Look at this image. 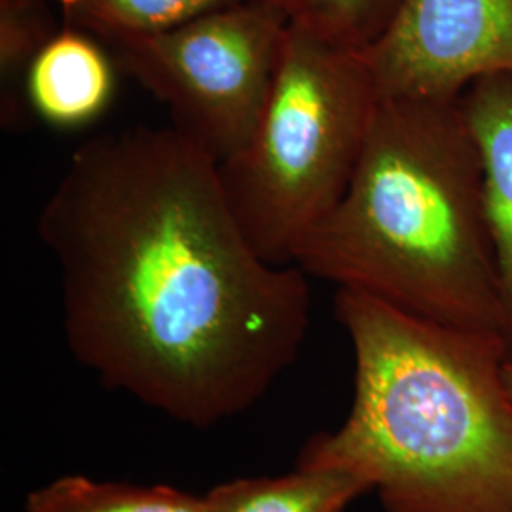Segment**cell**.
<instances>
[{"mask_svg": "<svg viewBox=\"0 0 512 512\" xmlns=\"http://www.w3.org/2000/svg\"><path fill=\"white\" fill-rule=\"evenodd\" d=\"M37 226L59 266L67 346L112 391L209 429L296 363L310 275L256 253L219 165L173 126L76 148Z\"/></svg>", "mask_w": 512, "mask_h": 512, "instance_id": "1", "label": "cell"}, {"mask_svg": "<svg viewBox=\"0 0 512 512\" xmlns=\"http://www.w3.org/2000/svg\"><path fill=\"white\" fill-rule=\"evenodd\" d=\"M353 401L298 467L363 480L385 512H512V399L501 334L454 329L338 289Z\"/></svg>", "mask_w": 512, "mask_h": 512, "instance_id": "2", "label": "cell"}, {"mask_svg": "<svg viewBox=\"0 0 512 512\" xmlns=\"http://www.w3.org/2000/svg\"><path fill=\"white\" fill-rule=\"evenodd\" d=\"M293 264L421 319L503 336L484 167L459 99H382L344 198Z\"/></svg>", "mask_w": 512, "mask_h": 512, "instance_id": "3", "label": "cell"}, {"mask_svg": "<svg viewBox=\"0 0 512 512\" xmlns=\"http://www.w3.org/2000/svg\"><path fill=\"white\" fill-rule=\"evenodd\" d=\"M380 101L363 50L289 23L255 135L219 164L226 200L258 255L293 264L300 241L344 198Z\"/></svg>", "mask_w": 512, "mask_h": 512, "instance_id": "4", "label": "cell"}, {"mask_svg": "<svg viewBox=\"0 0 512 512\" xmlns=\"http://www.w3.org/2000/svg\"><path fill=\"white\" fill-rule=\"evenodd\" d=\"M289 21L245 0L109 48L118 71L162 101L173 128L217 165L253 139L274 90Z\"/></svg>", "mask_w": 512, "mask_h": 512, "instance_id": "5", "label": "cell"}, {"mask_svg": "<svg viewBox=\"0 0 512 512\" xmlns=\"http://www.w3.org/2000/svg\"><path fill=\"white\" fill-rule=\"evenodd\" d=\"M363 55L382 99L458 101L478 78L512 74V0H401Z\"/></svg>", "mask_w": 512, "mask_h": 512, "instance_id": "6", "label": "cell"}, {"mask_svg": "<svg viewBox=\"0 0 512 512\" xmlns=\"http://www.w3.org/2000/svg\"><path fill=\"white\" fill-rule=\"evenodd\" d=\"M459 105L484 167V207L494 245L505 342L512 357V74L475 80Z\"/></svg>", "mask_w": 512, "mask_h": 512, "instance_id": "7", "label": "cell"}, {"mask_svg": "<svg viewBox=\"0 0 512 512\" xmlns=\"http://www.w3.org/2000/svg\"><path fill=\"white\" fill-rule=\"evenodd\" d=\"M116 71L103 42L63 25L40 50L29 71L31 110L54 128L88 126L109 107L116 90Z\"/></svg>", "mask_w": 512, "mask_h": 512, "instance_id": "8", "label": "cell"}, {"mask_svg": "<svg viewBox=\"0 0 512 512\" xmlns=\"http://www.w3.org/2000/svg\"><path fill=\"white\" fill-rule=\"evenodd\" d=\"M368 492L348 473L294 465L285 475L220 482L205 497L209 512H346Z\"/></svg>", "mask_w": 512, "mask_h": 512, "instance_id": "9", "label": "cell"}, {"mask_svg": "<svg viewBox=\"0 0 512 512\" xmlns=\"http://www.w3.org/2000/svg\"><path fill=\"white\" fill-rule=\"evenodd\" d=\"M23 512H209V503L167 484L65 475L29 492Z\"/></svg>", "mask_w": 512, "mask_h": 512, "instance_id": "10", "label": "cell"}, {"mask_svg": "<svg viewBox=\"0 0 512 512\" xmlns=\"http://www.w3.org/2000/svg\"><path fill=\"white\" fill-rule=\"evenodd\" d=\"M65 25L105 46L150 37L245 0H55Z\"/></svg>", "mask_w": 512, "mask_h": 512, "instance_id": "11", "label": "cell"}, {"mask_svg": "<svg viewBox=\"0 0 512 512\" xmlns=\"http://www.w3.org/2000/svg\"><path fill=\"white\" fill-rule=\"evenodd\" d=\"M57 33L44 0H0V124L21 129L33 114L27 99L29 71Z\"/></svg>", "mask_w": 512, "mask_h": 512, "instance_id": "12", "label": "cell"}, {"mask_svg": "<svg viewBox=\"0 0 512 512\" xmlns=\"http://www.w3.org/2000/svg\"><path fill=\"white\" fill-rule=\"evenodd\" d=\"M315 37L366 50L382 37L401 0H255Z\"/></svg>", "mask_w": 512, "mask_h": 512, "instance_id": "13", "label": "cell"}, {"mask_svg": "<svg viewBox=\"0 0 512 512\" xmlns=\"http://www.w3.org/2000/svg\"><path fill=\"white\" fill-rule=\"evenodd\" d=\"M503 376H505V384H507V389H509V395H511L512 399V357H507V361H505Z\"/></svg>", "mask_w": 512, "mask_h": 512, "instance_id": "14", "label": "cell"}]
</instances>
